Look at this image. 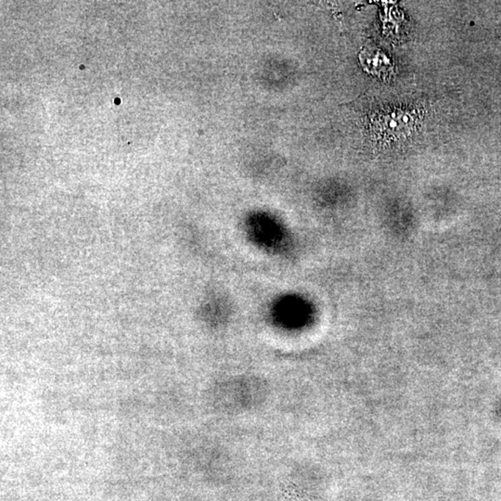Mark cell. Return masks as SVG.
<instances>
[{
	"label": "cell",
	"instance_id": "6da1fadb",
	"mask_svg": "<svg viewBox=\"0 0 501 501\" xmlns=\"http://www.w3.org/2000/svg\"><path fill=\"white\" fill-rule=\"evenodd\" d=\"M254 236L257 240L271 245V242H281V231L277 227H253Z\"/></svg>",
	"mask_w": 501,
	"mask_h": 501
}]
</instances>
